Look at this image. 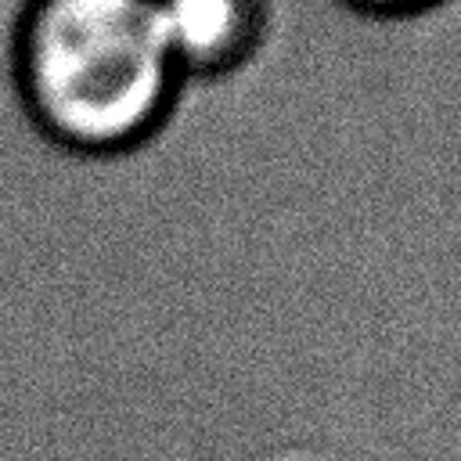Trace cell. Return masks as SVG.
<instances>
[{
	"mask_svg": "<svg viewBox=\"0 0 461 461\" xmlns=\"http://www.w3.org/2000/svg\"><path fill=\"white\" fill-rule=\"evenodd\" d=\"M11 72L32 126L76 155L144 144L184 86L158 0H22Z\"/></svg>",
	"mask_w": 461,
	"mask_h": 461,
	"instance_id": "cell-1",
	"label": "cell"
},
{
	"mask_svg": "<svg viewBox=\"0 0 461 461\" xmlns=\"http://www.w3.org/2000/svg\"><path fill=\"white\" fill-rule=\"evenodd\" d=\"M158 14L184 79H212L256 58L274 0H158Z\"/></svg>",
	"mask_w": 461,
	"mask_h": 461,
	"instance_id": "cell-2",
	"label": "cell"
},
{
	"mask_svg": "<svg viewBox=\"0 0 461 461\" xmlns=\"http://www.w3.org/2000/svg\"><path fill=\"white\" fill-rule=\"evenodd\" d=\"M360 14H375V18H403V14H421L443 0H339Z\"/></svg>",
	"mask_w": 461,
	"mask_h": 461,
	"instance_id": "cell-3",
	"label": "cell"
}]
</instances>
